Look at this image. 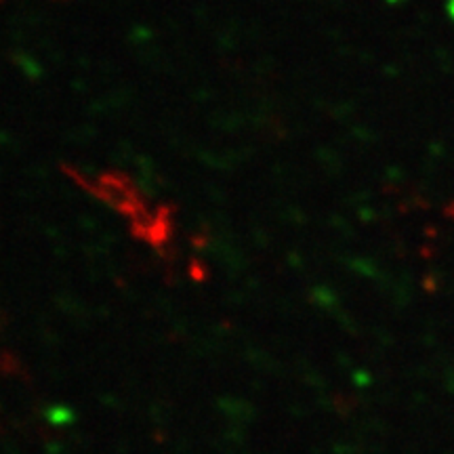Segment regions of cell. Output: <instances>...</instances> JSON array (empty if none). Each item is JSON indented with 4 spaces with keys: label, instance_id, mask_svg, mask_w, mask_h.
<instances>
[{
    "label": "cell",
    "instance_id": "obj_1",
    "mask_svg": "<svg viewBox=\"0 0 454 454\" xmlns=\"http://www.w3.org/2000/svg\"><path fill=\"white\" fill-rule=\"evenodd\" d=\"M66 173L84 191H89L93 198L101 200L106 206H110L118 215H122L128 223L139 219L153 204L143 196L137 181L131 175H126L118 168H104V171H97V173H84L80 168L68 166Z\"/></svg>",
    "mask_w": 454,
    "mask_h": 454
}]
</instances>
